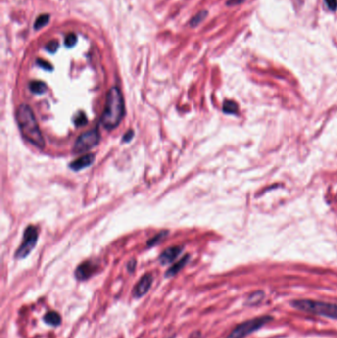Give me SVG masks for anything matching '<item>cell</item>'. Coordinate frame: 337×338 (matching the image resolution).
Wrapping results in <instances>:
<instances>
[{
    "instance_id": "15",
    "label": "cell",
    "mask_w": 337,
    "mask_h": 338,
    "mask_svg": "<svg viewBox=\"0 0 337 338\" xmlns=\"http://www.w3.org/2000/svg\"><path fill=\"white\" fill-rule=\"evenodd\" d=\"M49 21V15L48 14H42L40 15L36 21H35V29L39 30L43 27H45Z\"/></svg>"
},
{
    "instance_id": "19",
    "label": "cell",
    "mask_w": 337,
    "mask_h": 338,
    "mask_svg": "<svg viewBox=\"0 0 337 338\" xmlns=\"http://www.w3.org/2000/svg\"><path fill=\"white\" fill-rule=\"evenodd\" d=\"M76 42H77V37L75 34L70 33V34L66 35V37H65V46L66 47L71 48L76 44Z\"/></svg>"
},
{
    "instance_id": "10",
    "label": "cell",
    "mask_w": 337,
    "mask_h": 338,
    "mask_svg": "<svg viewBox=\"0 0 337 338\" xmlns=\"http://www.w3.org/2000/svg\"><path fill=\"white\" fill-rule=\"evenodd\" d=\"M94 159H95V155L94 154L87 153V154H84L81 157L77 158L72 163H70L69 167L73 171H79V170H82L83 168H86V167L90 166L93 163Z\"/></svg>"
},
{
    "instance_id": "21",
    "label": "cell",
    "mask_w": 337,
    "mask_h": 338,
    "mask_svg": "<svg viewBox=\"0 0 337 338\" xmlns=\"http://www.w3.org/2000/svg\"><path fill=\"white\" fill-rule=\"evenodd\" d=\"M46 47H47V49H48L49 52H54V51H56V49H57V48H58V42L52 40V41H50Z\"/></svg>"
},
{
    "instance_id": "22",
    "label": "cell",
    "mask_w": 337,
    "mask_h": 338,
    "mask_svg": "<svg viewBox=\"0 0 337 338\" xmlns=\"http://www.w3.org/2000/svg\"><path fill=\"white\" fill-rule=\"evenodd\" d=\"M328 8L332 11H335L337 9V0H325Z\"/></svg>"
},
{
    "instance_id": "6",
    "label": "cell",
    "mask_w": 337,
    "mask_h": 338,
    "mask_svg": "<svg viewBox=\"0 0 337 338\" xmlns=\"http://www.w3.org/2000/svg\"><path fill=\"white\" fill-rule=\"evenodd\" d=\"M38 241V231L34 226H29L24 233L23 241L15 253V258H26L34 249Z\"/></svg>"
},
{
    "instance_id": "4",
    "label": "cell",
    "mask_w": 337,
    "mask_h": 338,
    "mask_svg": "<svg viewBox=\"0 0 337 338\" xmlns=\"http://www.w3.org/2000/svg\"><path fill=\"white\" fill-rule=\"evenodd\" d=\"M272 320L271 317H260L255 318L249 321H246L238 327H236L232 333L226 338H244L248 335L254 333L255 331L261 329L264 325H266L268 322Z\"/></svg>"
},
{
    "instance_id": "2",
    "label": "cell",
    "mask_w": 337,
    "mask_h": 338,
    "mask_svg": "<svg viewBox=\"0 0 337 338\" xmlns=\"http://www.w3.org/2000/svg\"><path fill=\"white\" fill-rule=\"evenodd\" d=\"M125 115V103L121 90L112 87L106 96L105 108L101 117V124L107 130L118 127Z\"/></svg>"
},
{
    "instance_id": "17",
    "label": "cell",
    "mask_w": 337,
    "mask_h": 338,
    "mask_svg": "<svg viewBox=\"0 0 337 338\" xmlns=\"http://www.w3.org/2000/svg\"><path fill=\"white\" fill-rule=\"evenodd\" d=\"M167 234H168V232H161V233H159L158 235H156L154 238H152L151 240H149L148 241V242H147V245L148 246H153V245H155V244H157L158 242H160L166 236H167Z\"/></svg>"
},
{
    "instance_id": "8",
    "label": "cell",
    "mask_w": 337,
    "mask_h": 338,
    "mask_svg": "<svg viewBox=\"0 0 337 338\" xmlns=\"http://www.w3.org/2000/svg\"><path fill=\"white\" fill-rule=\"evenodd\" d=\"M96 264L92 261H85L78 265V267L75 270V277L77 280L84 281L91 277L95 270H96Z\"/></svg>"
},
{
    "instance_id": "16",
    "label": "cell",
    "mask_w": 337,
    "mask_h": 338,
    "mask_svg": "<svg viewBox=\"0 0 337 338\" xmlns=\"http://www.w3.org/2000/svg\"><path fill=\"white\" fill-rule=\"evenodd\" d=\"M73 122L75 124V126L77 127H82L84 125H86L87 123V118L85 116V114L83 112H79L75 115L74 119H73Z\"/></svg>"
},
{
    "instance_id": "11",
    "label": "cell",
    "mask_w": 337,
    "mask_h": 338,
    "mask_svg": "<svg viewBox=\"0 0 337 338\" xmlns=\"http://www.w3.org/2000/svg\"><path fill=\"white\" fill-rule=\"evenodd\" d=\"M189 260V255H185L182 259H180L178 262H176L175 264H173L165 273V277L166 278H170L173 277L174 275H176L188 262Z\"/></svg>"
},
{
    "instance_id": "7",
    "label": "cell",
    "mask_w": 337,
    "mask_h": 338,
    "mask_svg": "<svg viewBox=\"0 0 337 338\" xmlns=\"http://www.w3.org/2000/svg\"><path fill=\"white\" fill-rule=\"evenodd\" d=\"M152 281H153V277L151 274H145L144 276H143L133 290L134 298L140 299L144 297L149 291Z\"/></svg>"
},
{
    "instance_id": "13",
    "label": "cell",
    "mask_w": 337,
    "mask_h": 338,
    "mask_svg": "<svg viewBox=\"0 0 337 338\" xmlns=\"http://www.w3.org/2000/svg\"><path fill=\"white\" fill-rule=\"evenodd\" d=\"M29 88L34 94H44L47 91L46 83L39 80L31 81L29 84Z\"/></svg>"
},
{
    "instance_id": "25",
    "label": "cell",
    "mask_w": 337,
    "mask_h": 338,
    "mask_svg": "<svg viewBox=\"0 0 337 338\" xmlns=\"http://www.w3.org/2000/svg\"><path fill=\"white\" fill-rule=\"evenodd\" d=\"M245 0H229L227 2L228 6H236V5H240L241 3H243Z\"/></svg>"
},
{
    "instance_id": "18",
    "label": "cell",
    "mask_w": 337,
    "mask_h": 338,
    "mask_svg": "<svg viewBox=\"0 0 337 338\" xmlns=\"http://www.w3.org/2000/svg\"><path fill=\"white\" fill-rule=\"evenodd\" d=\"M264 297V294L262 292H257V293H254L252 294L249 298H248V303L249 305H256V304H259L262 299Z\"/></svg>"
},
{
    "instance_id": "14",
    "label": "cell",
    "mask_w": 337,
    "mask_h": 338,
    "mask_svg": "<svg viewBox=\"0 0 337 338\" xmlns=\"http://www.w3.org/2000/svg\"><path fill=\"white\" fill-rule=\"evenodd\" d=\"M207 15H208V12L205 11V10L199 12L198 14H196V15L191 19V21H190V26H191V27H196V26H198L200 23H202V22L205 20V18L207 17Z\"/></svg>"
},
{
    "instance_id": "12",
    "label": "cell",
    "mask_w": 337,
    "mask_h": 338,
    "mask_svg": "<svg viewBox=\"0 0 337 338\" xmlns=\"http://www.w3.org/2000/svg\"><path fill=\"white\" fill-rule=\"evenodd\" d=\"M44 321L46 324H48L49 326L57 327L61 323V318H60L59 314H57L56 312H48L45 315Z\"/></svg>"
},
{
    "instance_id": "1",
    "label": "cell",
    "mask_w": 337,
    "mask_h": 338,
    "mask_svg": "<svg viewBox=\"0 0 337 338\" xmlns=\"http://www.w3.org/2000/svg\"><path fill=\"white\" fill-rule=\"evenodd\" d=\"M16 120L23 138L38 148H44V137L38 126L35 115L28 105L22 104L18 107L16 112Z\"/></svg>"
},
{
    "instance_id": "23",
    "label": "cell",
    "mask_w": 337,
    "mask_h": 338,
    "mask_svg": "<svg viewBox=\"0 0 337 338\" xmlns=\"http://www.w3.org/2000/svg\"><path fill=\"white\" fill-rule=\"evenodd\" d=\"M133 138H134V132H133L132 130H130L129 132H127V133L124 135V137H123V142L129 143L130 141H132Z\"/></svg>"
},
{
    "instance_id": "26",
    "label": "cell",
    "mask_w": 337,
    "mask_h": 338,
    "mask_svg": "<svg viewBox=\"0 0 337 338\" xmlns=\"http://www.w3.org/2000/svg\"><path fill=\"white\" fill-rule=\"evenodd\" d=\"M135 268H136V260H131L130 262H129V264H128V269H129V271L130 272H133L134 270H135Z\"/></svg>"
},
{
    "instance_id": "9",
    "label": "cell",
    "mask_w": 337,
    "mask_h": 338,
    "mask_svg": "<svg viewBox=\"0 0 337 338\" xmlns=\"http://www.w3.org/2000/svg\"><path fill=\"white\" fill-rule=\"evenodd\" d=\"M181 252H182V247L181 246L169 247V248H167L166 250H164L160 254V256L158 258V261L160 262L161 265L169 264V263L173 262L179 256V254Z\"/></svg>"
},
{
    "instance_id": "5",
    "label": "cell",
    "mask_w": 337,
    "mask_h": 338,
    "mask_svg": "<svg viewBox=\"0 0 337 338\" xmlns=\"http://www.w3.org/2000/svg\"><path fill=\"white\" fill-rule=\"evenodd\" d=\"M99 142L100 134L97 129H92L88 132H85L77 138L73 146V153L78 154L86 152L96 146Z\"/></svg>"
},
{
    "instance_id": "3",
    "label": "cell",
    "mask_w": 337,
    "mask_h": 338,
    "mask_svg": "<svg viewBox=\"0 0 337 338\" xmlns=\"http://www.w3.org/2000/svg\"><path fill=\"white\" fill-rule=\"evenodd\" d=\"M292 305L294 308L306 313L337 320V305L336 304L312 300H296Z\"/></svg>"
},
{
    "instance_id": "20",
    "label": "cell",
    "mask_w": 337,
    "mask_h": 338,
    "mask_svg": "<svg viewBox=\"0 0 337 338\" xmlns=\"http://www.w3.org/2000/svg\"><path fill=\"white\" fill-rule=\"evenodd\" d=\"M237 110V105L232 101H227L224 104V111L227 113H234Z\"/></svg>"
},
{
    "instance_id": "24",
    "label": "cell",
    "mask_w": 337,
    "mask_h": 338,
    "mask_svg": "<svg viewBox=\"0 0 337 338\" xmlns=\"http://www.w3.org/2000/svg\"><path fill=\"white\" fill-rule=\"evenodd\" d=\"M38 62V64L39 65H41L42 67H44L45 69H49V70H51L52 69V66L49 64V63H48V62H46V61H44V60H38L37 61Z\"/></svg>"
}]
</instances>
